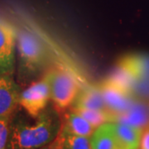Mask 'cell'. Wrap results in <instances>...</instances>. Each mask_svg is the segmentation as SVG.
<instances>
[{
	"label": "cell",
	"mask_w": 149,
	"mask_h": 149,
	"mask_svg": "<svg viewBox=\"0 0 149 149\" xmlns=\"http://www.w3.org/2000/svg\"><path fill=\"white\" fill-rule=\"evenodd\" d=\"M61 123L52 110H44L33 123L18 120L11 123L7 149H40L58 136Z\"/></svg>",
	"instance_id": "cell-1"
},
{
	"label": "cell",
	"mask_w": 149,
	"mask_h": 149,
	"mask_svg": "<svg viewBox=\"0 0 149 149\" xmlns=\"http://www.w3.org/2000/svg\"><path fill=\"white\" fill-rule=\"evenodd\" d=\"M17 48L21 67L26 74H36L47 65V48L32 31L27 28L17 30Z\"/></svg>",
	"instance_id": "cell-2"
},
{
	"label": "cell",
	"mask_w": 149,
	"mask_h": 149,
	"mask_svg": "<svg viewBox=\"0 0 149 149\" xmlns=\"http://www.w3.org/2000/svg\"><path fill=\"white\" fill-rule=\"evenodd\" d=\"M50 86L51 100L57 110L70 106L79 94V85L74 76L62 68H54L45 75Z\"/></svg>",
	"instance_id": "cell-3"
},
{
	"label": "cell",
	"mask_w": 149,
	"mask_h": 149,
	"mask_svg": "<svg viewBox=\"0 0 149 149\" xmlns=\"http://www.w3.org/2000/svg\"><path fill=\"white\" fill-rule=\"evenodd\" d=\"M50 100V86L47 77L44 76L20 93L19 104L29 116L37 118L45 110Z\"/></svg>",
	"instance_id": "cell-4"
},
{
	"label": "cell",
	"mask_w": 149,
	"mask_h": 149,
	"mask_svg": "<svg viewBox=\"0 0 149 149\" xmlns=\"http://www.w3.org/2000/svg\"><path fill=\"white\" fill-rule=\"evenodd\" d=\"M17 29L0 18V74L12 75L14 70Z\"/></svg>",
	"instance_id": "cell-5"
},
{
	"label": "cell",
	"mask_w": 149,
	"mask_h": 149,
	"mask_svg": "<svg viewBox=\"0 0 149 149\" xmlns=\"http://www.w3.org/2000/svg\"><path fill=\"white\" fill-rule=\"evenodd\" d=\"M99 87L104 96L108 111L115 115V118L128 110L134 104L132 93L123 91L107 80Z\"/></svg>",
	"instance_id": "cell-6"
},
{
	"label": "cell",
	"mask_w": 149,
	"mask_h": 149,
	"mask_svg": "<svg viewBox=\"0 0 149 149\" xmlns=\"http://www.w3.org/2000/svg\"><path fill=\"white\" fill-rule=\"evenodd\" d=\"M19 89L11 75L0 74V118L9 117L19 104Z\"/></svg>",
	"instance_id": "cell-7"
},
{
	"label": "cell",
	"mask_w": 149,
	"mask_h": 149,
	"mask_svg": "<svg viewBox=\"0 0 149 149\" xmlns=\"http://www.w3.org/2000/svg\"><path fill=\"white\" fill-rule=\"evenodd\" d=\"M120 149L139 148L143 135V128L136 125L121 122L112 123Z\"/></svg>",
	"instance_id": "cell-8"
},
{
	"label": "cell",
	"mask_w": 149,
	"mask_h": 149,
	"mask_svg": "<svg viewBox=\"0 0 149 149\" xmlns=\"http://www.w3.org/2000/svg\"><path fill=\"white\" fill-rule=\"evenodd\" d=\"M74 107L108 111L104 96L99 86H87L79 92L74 100Z\"/></svg>",
	"instance_id": "cell-9"
},
{
	"label": "cell",
	"mask_w": 149,
	"mask_h": 149,
	"mask_svg": "<svg viewBox=\"0 0 149 149\" xmlns=\"http://www.w3.org/2000/svg\"><path fill=\"white\" fill-rule=\"evenodd\" d=\"M95 129L85 118L73 109L65 114L61 123L62 131L79 136L91 137Z\"/></svg>",
	"instance_id": "cell-10"
},
{
	"label": "cell",
	"mask_w": 149,
	"mask_h": 149,
	"mask_svg": "<svg viewBox=\"0 0 149 149\" xmlns=\"http://www.w3.org/2000/svg\"><path fill=\"white\" fill-rule=\"evenodd\" d=\"M91 139L92 149H120L112 123H107L96 128Z\"/></svg>",
	"instance_id": "cell-11"
},
{
	"label": "cell",
	"mask_w": 149,
	"mask_h": 149,
	"mask_svg": "<svg viewBox=\"0 0 149 149\" xmlns=\"http://www.w3.org/2000/svg\"><path fill=\"white\" fill-rule=\"evenodd\" d=\"M73 110L80 113L81 116L85 118L93 127L99 128L107 123H114L116 121L115 115L110 112L99 109H91L85 108H75L73 107Z\"/></svg>",
	"instance_id": "cell-12"
},
{
	"label": "cell",
	"mask_w": 149,
	"mask_h": 149,
	"mask_svg": "<svg viewBox=\"0 0 149 149\" xmlns=\"http://www.w3.org/2000/svg\"><path fill=\"white\" fill-rule=\"evenodd\" d=\"M63 149H92L91 137L79 136L64 132L61 128Z\"/></svg>",
	"instance_id": "cell-13"
},
{
	"label": "cell",
	"mask_w": 149,
	"mask_h": 149,
	"mask_svg": "<svg viewBox=\"0 0 149 149\" xmlns=\"http://www.w3.org/2000/svg\"><path fill=\"white\" fill-rule=\"evenodd\" d=\"M10 117L0 118V149L8 148L10 134Z\"/></svg>",
	"instance_id": "cell-14"
},
{
	"label": "cell",
	"mask_w": 149,
	"mask_h": 149,
	"mask_svg": "<svg viewBox=\"0 0 149 149\" xmlns=\"http://www.w3.org/2000/svg\"><path fill=\"white\" fill-rule=\"evenodd\" d=\"M40 149H63V140L61 135V132L55 140Z\"/></svg>",
	"instance_id": "cell-15"
},
{
	"label": "cell",
	"mask_w": 149,
	"mask_h": 149,
	"mask_svg": "<svg viewBox=\"0 0 149 149\" xmlns=\"http://www.w3.org/2000/svg\"><path fill=\"white\" fill-rule=\"evenodd\" d=\"M139 147L140 149H149V127L143 133Z\"/></svg>",
	"instance_id": "cell-16"
},
{
	"label": "cell",
	"mask_w": 149,
	"mask_h": 149,
	"mask_svg": "<svg viewBox=\"0 0 149 149\" xmlns=\"http://www.w3.org/2000/svg\"><path fill=\"white\" fill-rule=\"evenodd\" d=\"M139 148H128V149H139Z\"/></svg>",
	"instance_id": "cell-17"
}]
</instances>
